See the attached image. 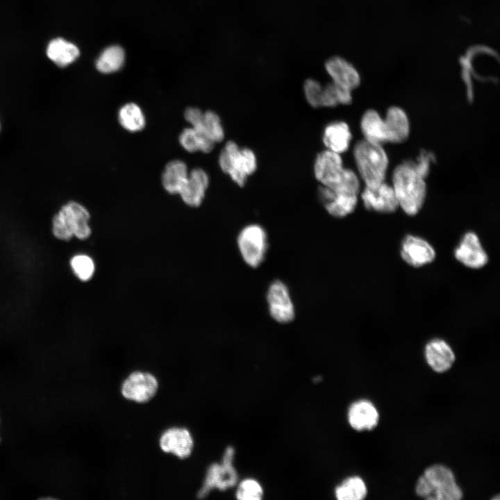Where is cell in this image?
<instances>
[{"mask_svg":"<svg viewBox=\"0 0 500 500\" xmlns=\"http://www.w3.org/2000/svg\"><path fill=\"white\" fill-rule=\"evenodd\" d=\"M424 356L429 367L438 373L448 371L456 360L455 353L450 345L439 338L433 339L426 344Z\"/></svg>","mask_w":500,"mask_h":500,"instance_id":"18","label":"cell"},{"mask_svg":"<svg viewBox=\"0 0 500 500\" xmlns=\"http://www.w3.org/2000/svg\"><path fill=\"white\" fill-rule=\"evenodd\" d=\"M90 219V215L85 206L76 201H69L53 216V235L62 241H68L73 237L86 240L92 233Z\"/></svg>","mask_w":500,"mask_h":500,"instance_id":"5","label":"cell"},{"mask_svg":"<svg viewBox=\"0 0 500 500\" xmlns=\"http://www.w3.org/2000/svg\"><path fill=\"white\" fill-rule=\"evenodd\" d=\"M353 157L366 187L376 188L384 181L388 160L381 144L362 140L354 147Z\"/></svg>","mask_w":500,"mask_h":500,"instance_id":"4","label":"cell"},{"mask_svg":"<svg viewBox=\"0 0 500 500\" xmlns=\"http://www.w3.org/2000/svg\"><path fill=\"white\" fill-rule=\"evenodd\" d=\"M303 90L306 100L315 108H321L323 85L312 78H307L303 83Z\"/></svg>","mask_w":500,"mask_h":500,"instance_id":"33","label":"cell"},{"mask_svg":"<svg viewBox=\"0 0 500 500\" xmlns=\"http://www.w3.org/2000/svg\"><path fill=\"white\" fill-rule=\"evenodd\" d=\"M367 494L365 481L356 476L344 479L335 490V497L339 500H361Z\"/></svg>","mask_w":500,"mask_h":500,"instance_id":"27","label":"cell"},{"mask_svg":"<svg viewBox=\"0 0 500 500\" xmlns=\"http://www.w3.org/2000/svg\"><path fill=\"white\" fill-rule=\"evenodd\" d=\"M361 198L367 210L377 212L391 213L399 207L392 186L384 181L376 188L365 187Z\"/></svg>","mask_w":500,"mask_h":500,"instance_id":"15","label":"cell"},{"mask_svg":"<svg viewBox=\"0 0 500 500\" xmlns=\"http://www.w3.org/2000/svg\"><path fill=\"white\" fill-rule=\"evenodd\" d=\"M159 444L163 451L172 453L181 459L188 458L194 447L193 438L190 431L179 427L166 430L162 434Z\"/></svg>","mask_w":500,"mask_h":500,"instance_id":"17","label":"cell"},{"mask_svg":"<svg viewBox=\"0 0 500 500\" xmlns=\"http://www.w3.org/2000/svg\"><path fill=\"white\" fill-rule=\"evenodd\" d=\"M47 54L58 66L65 67L78 57L79 49L76 45L62 38H56L49 42Z\"/></svg>","mask_w":500,"mask_h":500,"instance_id":"25","label":"cell"},{"mask_svg":"<svg viewBox=\"0 0 500 500\" xmlns=\"http://www.w3.org/2000/svg\"><path fill=\"white\" fill-rule=\"evenodd\" d=\"M188 174L187 165L183 161L174 160L169 162L162 174V183L165 190L170 194H178Z\"/></svg>","mask_w":500,"mask_h":500,"instance_id":"24","label":"cell"},{"mask_svg":"<svg viewBox=\"0 0 500 500\" xmlns=\"http://www.w3.org/2000/svg\"><path fill=\"white\" fill-rule=\"evenodd\" d=\"M315 178L334 193L358 195L360 181L356 173L343 166L340 154L325 149L319 153L314 163Z\"/></svg>","mask_w":500,"mask_h":500,"instance_id":"1","label":"cell"},{"mask_svg":"<svg viewBox=\"0 0 500 500\" xmlns=\"http://www.w3.org/2000/svg\"><path fill=\"white\" fill-rule=\"evenodd\" d=\"M124 51L119 46L106 48L100 55L96 62L97 69L105 74L119 70L124 62Z\"/></svg>","mask_w":500,"mask_h":500,"instance_id":"30","label":"cell"},{"mask_svg":"<svg viewBox=\"0 0 500 500\" xmlns=\"http://www.w3.org/2000/svg\"><path fill=\"white\" fill-rule=\"evenodd\" d=\"M158 388L156 378L150 373L134 372L122 383L123 397L138 403H144L152 399Z\"/></svg>","mask_w":500,"mask_h":500,"instance_id":"10","label":"cell"},{"mask_svg":"<svg viewBox=\"0 0 500 500\" xmlns=\"http://www.w3.org/2000/svg\"><path fill=\"white\" fill-rule=\"evenodd\" d=\"M317 196L326 212L337 218L345 217L352 213L358 203V195L336 194L323 185L319 187Z\"/></svg>","mask_w":500,"mask_h":500,"instance_id":"16","label":"cell"},{"mask_svg":"<svg viewBox=\"0 0 500 500\" xmlns=\"http://www.w3.org/2000/svg\"><path fill=\"white\" fill-rule=\"evenodd\" d=\"M235 496L240 500H260L263 496V490L256 480L247 478L238 485Z\"/></svg>","mask_w":500,"mask_h":500,"instance_id":"32","label":"cell"},{"mask_svg":"<svg viewBox=\"0 0 500 500\" xmlns=\"http://www.w3.org/2000/svg\"><path fill=\"white\" fill-rule=\"evenodd\" d=\"M347 419L353 429L358 431H369L377 426L379 414L371 401L361 399L351 404L347 412Z\"/></svg>","mask_w":500,"mask_h":500,"instance_id":"19","label":"cell"},{"mask_svg":"<svg viewBox=\"0 0 500 500\" xmlns=\"http://www.w3.org/2000/svg\"><path fill=\"white\" fill-rule=\"evenodd\" d=\"M456 259L464 266L478 269L488 262V256L478 235L472 231L467 232L454 250Z\"/></svg>","mask_w":500,"mask_h":500,"instance_id":"12","label":"cell"},{"mask_svg":"<svg viewBox=\"0 0 500 500\" xmlns=\"http://www.w3.org/2000/svg\"><path fill=\"white\" fill-rule=\"evenodd\" d=\"M118 120L121 126L129 132H138L145 126V117L140 107L128 103L119 110Z\"/></svg>","mask_w":500,"mask_h":500,"instance_id":"26","label":"cell"},{"mask_svg":"<svg viewBox=\"0 0 500 500\" xmlns=\"http://www.w3.org/2000/svg\"><path fill=\"white\" fill-rule=\"evenodd\" d=\"M234 456L235 450L229 446L224 453L222 463H214L208 468L203 486L198 492L199 497H206L213 488L224 490L237 483L238 474L233 465Z\"/></svg>","mask_w":500,"mask_h":500,"instance_id":"8","label":"cell"},{"mask_svg":"<svg viewBox=\"0 0 500 500\" xmlns=\"http://www.w3.org/2000/svg\"><path fill=\"white\" fill-rule=\"evenodd\" d=\"M266 300L271 317L280 324H288L295 318V306L288 285L275 280L269 285Z\"/></svg>","mask_w":500,"mask_h":500,"instance_id":"9","label":"cell"},{"mask_svg":"<svg viewBox=\"0 0 500 500\" xmlns=\"http://www.w3.org/2000/svg\"><path fill=\"white\" fill-rule=\"evenodd\" d=\"M352 101L351 91L333 82L323 85L321 108H333L338 105H348Z\"/></svg>","mask_w":500,"mask_h":500,"instance_id":"29","label":"cell"},{"mask_svg":"<svg viewBox=\"0 0 500 500\" xmlns=\"http://www.w3.org/2000/svg\"><path fill=\"white\" fill-rule=\"evenodd\" d=\"M324 69L333 83L352 92L360 83V76L349 60L339 56L328 58L324 62Z\"/></svg>","mask_w":500,"mask_h":500,"instance_id":"14","label":"cell"},{"mask_svg":"<svg viewBox=\"0 0 500 500\" xmlns=\"http://www.w3.org/2000/svg\"><path fill=\"white\" fill-rule=\"evenodd\" d=\"M69 264L74 275L83 282L90 281L94 274V262L87 254L78 253L74 255L71 258Z\"/></svg>","mask_w":500,"mask_h":500,"instance_id":"31","label":"cell"},{"mask_svg":"<svg viewBox=\"0 0 500 500\" xmlns=\"http://www.w3.org/2000/svg\"><path fill=\"white\" fill-rule=\"evenodd\" d=\"M208 185L207 173L201 168H195L189 172L188 179L178 194L185 204L197 207L201 204Z\"/></svg>","mask_w":500,"mask_h":500,"instance_id":"20","label":"cell"},{"mask_svg":"<svg viewBox=\"0 0 500 500\" xmlns=\"http://www.w3.org/2000/svg\"><path fill=\"white\" fill-rule=\"evenodd\" d=\"M389 142L399 143L406 140L409 135V122L403 110L391 107L384 119Z\"/></svg>","mask_w":500,"mask_h":500,"instance_id":"22","label":"cell"},{"mask_svg":"<svg viewBox=\"0 0 500 500\" xmlns=\"http://www.w3.org/2000/svg\"><path fill=\"white\" fill-rule=\"evenodd\" d=\"M237 246L246 265L257 268L264 262L268 251L267 231L260 224H248L240 231L237 237Z\"/></svg>","mask_w":500,"mask_h":500,"instance_id":"7","label":"cell"},{"mask_svg":"<svg viewBox=\"0 0 500 500\" xmlns=\"http://www.w3.org/2000/svg\"><path fill=\"white\" fill-rule=\"evenodd\" d=\"M392 188L399 206L408 215H417L425 201L426 187L424 178L416 170L413 161L404 162L395 168Z\"/></svg>","mask_w":500,"mask_h":500,"instance_id":"2","label":"cell"},{"mask_svg":"<svg viewBox=\"0 0 500 500\" xmlns=\"http://www.w3.org/2000/svg\"><path fill=\"white\" fill-rule=\"evenodd\" d=\"M400 253L408 265L416 268L431 263L436 257L434 248L428 241L412 235L403 238Z\"/></svg>","mask_w":500,"mask_h":500,"instance_id":"13","label":"cell"},{"mask_svg":"<svg viewBox=\"0 0 500 500\" xmlns=\"http://www.w3.org/2000/svg\"><path fill=\"white\" fill-rule=\"evenodd\" d=\"M415 492L419 497L432 500H459L463 496L453 472L440 464L425 469L417 481Z\"/></svg>","mask_w":500,"mask_h":500,"instance_id":"3","label":"cell"},{"mask_svg":"<svg viewBox=\"0 0 500 500\" xmlns=\"http://www.w3.org/2000/svg\"><path fill=\"white\" fill-rule=\"evenodd\" d=\"M179 142L188 152H210L215 143L192 127L185 128L179 135Z\"/></svg>","mask_w":500,"mask_h":500,"instance_id":"28","label":"cell"},{"mask_svg":"<svg viewBox=\"0 0 500 500\" xmlns=\"http://www.w3.org/2000/svg\"><path fill=\"white\" fill-rule=\"evenodd\" d=\"M219 165L238 186H244L249 176L257 169L255 153L249 148H241L235 142L228 141L219 156Z\"/></svg>","mask_w":500,"mask_h":500,"instance_id":"6","label":"cell"},{"mask_svg":"<svg viewBox=\"0 0 500 500\" xmlns=\"http://www.w3.org/2000/svg\"><path fill=\"white\" fill-rule=\"evenodd\" d=\"M434 155L428 151H422L417 161L413 162L415 167L418 173L424 178L429 172L430 164L434 160Z\"/></svg>","mask_w":500,"mask_h":500,"instance_id":"34","label":"cell"},{"mask_svg":"<svg viewBox=\"0 0 500 500\" xmlns=\"http://www.w3.org/2000/svg\"><path fill=\"white\" fill-rule=\"evenodd\" d=\"M352 138L349 126L344 122H333L324 128L322 141L326 149L341 154L347 151Z\"/></svg>","mask_w":500,"mask_h":500,"instance_id":"21","label":"cell"},{"mask_svg":"<svg viewBox=\"0 0 500 500\" xmlns=\"http://www.w3.org/2000/svg\"><path fill=\"white\" fill-rule=\"evenodd\" d=\"M184 117L191 127L216 144L224 138V131L221 119L214 111L202 112L197 108H188L185 110Z\"/></svg>","mask_w":500,"mask_h":500,"instance_id":"11","label":"cell"},{"mask_svg":"<svg viewBox=\"0 0 500 500\" xmlns=\"http://www.w3.org/2000/svg\"><path fill=\"white\" fill-rule=\"evenodd\" d=\"M360 128L365 140L380 144L389 142L385 121L374 110H367L362 115Z\"/></svg>","mask_w":500,"mask_h":500,"instance_id":"23","label":"cell"}]
</instances>
